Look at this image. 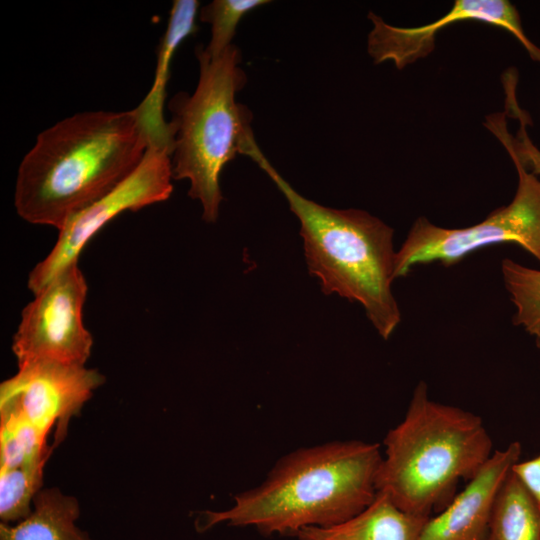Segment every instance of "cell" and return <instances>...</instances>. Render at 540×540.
I'll return each mask as SVG.
<instances>
[{
    "label": "cell",
    "mask_w": 540,
    "mask_h": 540,
    "mask_svg": "<svg viewBox=\"0 0 540 540\" xmlns=\"http://www.w3.org/2000/svg\"><path fill=\"white\" fill-rule=\"evenodd\" d=\"M150 139L137 108L86 111L42 131L23 157L14 206L25 221L60 230L141 164Z\"/></svg>",
    "instance_id": "1"
},
{
    "label": "cell",
    "mask_w": 540,
    "mask_h": 540,
    "mask_svg": "<svg viewBox=\"0 0 540 540\" xmlns=\"http://www.w3.org/2000/svg\"><path fill=\"white\" fill-rule=\"evenodd\" d=\"M380 445L336 440L280 458L264 481L234 497L223 511H206L197 528L217 524L256 528L265 536L330 527L363 511L377 494Z\"/></svg>",
    "instance_id": "2"
},
{
    "label": "cell",
    "mask_w": 540,
    "mask_h": 540,
    "mask_svg": "<svg viewBox=\"0 0 540 540\" xmlns=\"http://www.w3.org/2000/svg\"><path fill=\"white\" fill-rule=\"evenodd\" d=\"M383 444L377 491L401 510L425 518L445 509L459 481H470L493 453L482 418L430 399L424 381Z\"/></svg>",
    "instance_id": "3"
},
{
    "label": "cell",
    "mask_w": 540,
    "mask_h": 540,
    "mask_svg": "<svg viewBox=\"0 0 540 540\" xmlns=\"http://www.w3.org/2000/svg\"><path fill=\"white\" fill-rule=\"evenodd\" d=\"M249 157L271 178L298 218L308 270L320 280L323 293L360 303L378 334L389 339L401 322L391 288L394 230L366 211L329 208L302 196L259 146Z\"/></svg>",
    "instance_id": "4"
},
{
    "label": "cell",
    "mask_w": 540,
    "mask_h": 540,
    "mask_svg": "<svg viewBox=\"0 0 540 540\" xmlns=\"http://www.w3.org/2000/svg\"><path fill=\"white\" fill-rule=\"evenodd\" d=\"M199 79L192 94L177 93L169 102L172 119L171 166L173 180L190 182L189 196L202 206V218H218L222 192L220 176L238 154L248 156L257 145L252 113L236 96L246 84L241 53L231 45L211 57L196 48Z\"/></svg>",
    "instance_id": "5"
},
{
    "label": "cell",
    "mask_w": 540,
    "mask_h": 540,
    "mask_svg": "<svg viewBox=\"0 0 540 540\" xmlns=\"http://www.w3.org/2000/svg\"><path fill=\"white\" fill-rule=\"evenodd\" d=\"M489 129L506 147L518 173L513 200L491 212L483 221L465 228H443L419 217L396 252L394 280L405 277L419 264L435 261L455 265L468 254L486 246L515 243L540 263V179L528 172L511 144L504 118H496Z\"/></svg>",
    "instance_id": "6"
},
{
    "label": "cell",
    "mask_w": 540,
    "mask_h": 540,
    "mask_svg": "<svg viewBox=\"0 0 540 540\" xmlns=\"http://www.w3.org/2000/svg\"><path fill=\"white\" fill-rule=\"evenodd\" d=\"M87 289L78 262H74L35 293L13 336L18 366L33 362L85 366L93 345L82 319Z\"/></svg>",
    "instance_id": "7"
},
{
    "label": "cell",
    "mask_w": 540,
    "mask_h": 540,
    "mask_svg": "<svg viewBox=\"0 0 540 540\" xmlns=\"http://www.w3.org/2000/svg\"><path fill=\"white\" fill-rule=\"evenodd\" d=\"M170 150L150 144L138 168L119 186L87 206L59 230L55 246L29 273L28 288L35 294L74 262L89 240L124 211L167 200L172 191Z\"/></svg>",
    "instance_id": "8"
},
{
    "label": "cell",
    "mask_w": 540,
    "mask_h": 540,
    "mask_svg": "<svg viewBox=\"0 0 540 540\" xmlns=\"http://www.w3.org/2000/svg\"><path fill=\"white\" fill-rule=\"evenodd\" d=\"M18 372L0 385V416H11L47 437L57 424L54 443L67 432L70 418L104 382L97 370L52 362L18 366Z\"/></svg>",
    "instance_id": "9"
},
{
    "label": "cell",
    "mask_w": 540,
    "mask_h": 540,
    "mask_svg": "<svg viewBox=\"0 0 540 540\" xmlns=\"http://www.w3.org/2000/svg\"><path fill=\"white\" fill-rule=\"evenodd\" d=\"M372 29L367 39V50L374 63L393 61L397 68L433 51L436 33L452 23L475 20L510 32L527 50L530 57L540 62V48L525 35L516 7L506 0H457L443 17L415 28L395 27L370 12Z\"/></svg>",
    "instance_id": "10"
},
{
    "label": "cell",
    "mask_w": 540,
    "mask_h": 540,
    "mask_svg": "<svg viewBox=\"0 0 540 540\" xmlns=\"http://www.w3.org/2000/svg\"><path fill=\"white\" fill-rule=\"evenodd\" d=\"M521 453L519 441L493 452L451 503L428 518L417 540H486L498 491Z\"/></svg>",
    "instance_id": "11"
},
{
    "label": "cell",
    "mask_w": 540,
    "mask_h": 540,
    "mask_svg": "<svg viewBox=\"0 0 540 540\" xmlns=\"http://www.w3.org/2000/svg\"><path fill=\"white\" fill-rule=\"evenodd\" d=\"M199 6L196 0L173 1L167 27L157 50L154 81L148 94L136 107L147 130L150 144L167 147L170 152L172 136L163 114L166 85L177 48L197 30L196 18Z\"/></svg>",
    "instance_id": "12"
},
{
    "label": "cell",
    "mask_w": 540,
    "mask_h": 540,
    "mask_svg": "<svg viewBox=\"0 0 540 540\" xmlns=\"http://www.w3.org/2000/svg\"><path fill=\"white\" fill-rule=\"evenodd\" d=\"M428 518L401 510L382 492L363 511L330 527H308L299 540H417Z\"/></svg>",
    "instance_id": "13"
},
{
    "label": "cell",
    "mask_w": 540,
    "mask_h": 540,
    "mask_svg": "<svg viewBox=\"0 0 540 540\" xmlns=\"http://www.w3.org/2000/svg\"><path fill=\"white\" fill-rule=\"evenodd\" d=\"M34 510L15 526L0 523V540H92L75 521L79 503L58 488L39 490Z\"/></svg>",
    "instance_id": "14"
},
{
    "label": "cell",
    "mask_w": 540,
    "mask_h": 540,
    "mask_svg": "<svg viewBox=\"0 0 540 540\" xmlns=\"http://www.w3.org/2000/svg\"><path fill=\"white\" fill-rule=\"evenodd\" d=\"M486 540H540V506L512 471L496 496Z\"/></svg>",
    "instance_id": "15"
},
{
    "label": "cell",
    "mask_w": 540,
    "mask_h": 540,
    "mask_svg": "<svg viewBox=\"0 0 540 540\" xmlns=\"http://www.w3.org/2000/svg\"><path fill=\"white\" fill-rule=\"evenodd\" d=\"M501 274L515 307L513 324L522 327L540 349V270L504 258Z\"/></svg>",
    "instance_id": "16"
},
{
    "label": "cell",
    "mask_w": 540,
    "mask_h": 540,
    "mask_svg": "<svg viewBox=\"0 0 540 540\" xmlns=\"http://www.w3.org/2000/svg\"><path fill=\"white\" fill-rule=\"evenodd\" d=\"M46 461L0 469L1 522L22 521L30 515L32 512L30 504L42 485Z\"/></svg>",
    "instance_id": "17"
},
{
    "label": "cell",
    "mask_w": 540,
    "mask_h": 540,
    "mask_svg": "<svg viewBox=\"0 0 540 540\" xmlns=\"http://www.w3.org/2000/svg\"><path fill=\"white\" fill-rule=\"evenodd\" d=\"M267 0H214L201 8L199 17L211 25V35L207 46L203 47L211 57L221 55L232 45L237 26L241 19L252 10L268 4Z\"/></svg>",
    "instance_id": "18"
},
{
    "label": "cell",
    "mask_w": 540,
    "mask_h": 540,
    "mask_svg": "<svg viewBox=\"0 0 540 540\" xmlns=\"http://www.w3.org/2000/svg\"><path fill=\"white\" fill-rule=\"evenodd\" d=\"M511 471L540 506V454L530 460L518 461Z\"/></svg>",
    "instance_id": "19"
},
{
    "label": "cell",
    "mask_w": 540,
    "mask_h": 540,
    "mask_svg": "<svg viewBox=\"0 0 540 540\" xmlns=\"http://www.w3.org/2000/svg\"><path fill=\"white\" fill-rule=\"evenodd\" d=\"M518 135L515 146L519 156L525 163H530L533 173L540 176V151L529 140L525 128H521Z\"/></svg>",
    "instance_id": "20"
}]
</instances>
